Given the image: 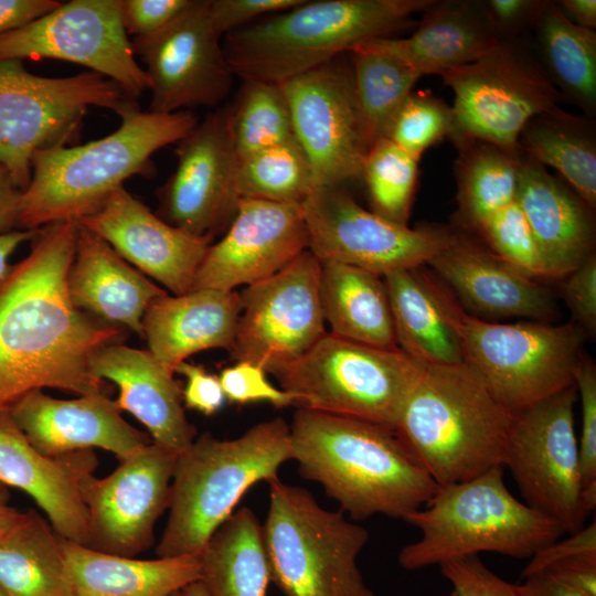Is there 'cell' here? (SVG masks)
Wrapping results in <instances>:
<instances>
[{"label": "cell", "instance_id": "cell-21", "mask_svg": "<svg viewBox=\"0 0 596 596\" xmlns=\"http://www.w3.org/2000/svg\"><path fill=\"white\" fill-rule=\"evenodd\" d=\"M307 249L301 204L241 199L224 236L209 246L191 290L234 291L256 284Z\"/></svg>", "mask_w": 596, "mask_h": 596}, {"label": "cell", "instance_id": "cell-28", "mask_svg": "<svg viewBox=\"0 0 596 596\" xmlns=\"http://www.w3.org/2000/svg\"><path fill=\"white\" fill-rule=\"evenodd\" d=\"M74 306L96 320L142 336L149 306L168 292L125 260L105 240L78 224L67 276Z\"/></svg>", "mask_w": 596, "mask_h": 596}, {"label": "cell", "instance_id": "cell-46", "mask_svg": "<svg viewBox=\"0 0 596 596\" xmlns=\"http://www.w3.org/2000/svg\"><path fill=\"white\" fill-rule=\"evenodd\" d=\"M574 384L581 398L582 428L578 451L583 488L596 486V368L584 354Z\"/></svg>", "mask_w": 596, "mask_h": 596}, {"label": "cell", "instance_id": "cell-25", "mask_svg": "<svg viewBox=\"0 0 596 596\" xmlns=\"http://www.w3.org/2000/svg\"><path fill=\"white\" fill-rule=\"evenodd\" d=\"M427 265L475 317L550 322L556 316L554 297L546 287L462 233L455 231Z\"/></svg>", "mask_w": 596, "mask_h": 596}, {"label": "cell", "instance_id": "cell-50", "mask_svg": "<svg viewBox=\"0 0 596 596\" xmlns=\"http://www.w3.org/2000/svg\"><path fill=\"white\" fill-rule=\"evenodd\" d=\"M193 0H120V14L127 35L155 33L185 11Z\"/></svg>", "mask_w": 596, "mask_h": 596}, {"label": "cell", "instance_id": "cell-1", "mask_svg": "<svg viewBox=\"0 0 596 596\" xmlns=\"http://www.w3.org/2000/svg\"><path fill=\"white\" fill-rule=\"evenodd\" d=\"M78 233L76 221L38 230L30 253L11 266L0 291V414L30 392L77 395L103 391L89 361L117 343L123 329L77 309L67 289Z\"/></svg>", "mask_w": 596, "mask_h": 596}, {"label": "cell", "instance_id": "cell-16", "mask_svg": "<svg viewBox=\"0 0 596 596\" xmlns=\"http://www.w3.org/2000/svg\"><path fill=\"white\" fill-rule=\"evenodd\" d=\"M54 58L88 67L136 98L149 89L124 29L120 0H72L0 36V61Z\"/></svg>", "mask_w": 596, "mask_h": 596}, {"label": "cell", "instance_id": "cell-29", "mask_svg": "<svg viewBox=\"0 0 596 596\" xmlns=\"http://www.w3.org/2000/svg\"><path fill=\"white\" fill-rule=\"evenodd\" d=\"M422 13L412 35L375 38L352 50L389 55L423 76L471 63L501 41L478 0H435Z\"/></svg>", "mask_w": 596, "mask_h": 596}, {"label": "cell", "instance_id": "cell-62", "mask_svg": "<svg viewBox=\"0 0 596 596\" xmlns=\"http://www.w3.org/2000/svg\"><path fill=\"white\" fill-rule=\"evenodd\" d=\"M0 596H7L1 588H0Z\"/></svg>", "mask_w": 596, "mask_h": 596}, {"label": "cell", "instance_id": "cell-48", "mask_svg": "<svg viewBox=\"0 0 596 596\" xmlns=\"http://www.w3.org/2000/svg\"><path fill=\"white\" fill-rule=\"evenodd\" d=\"M561 280V292L574 323L586 336L596 332V254L588 256L579 266Z\"/></svg>", "mask_w": 596, "mask_h": 596}, {"label": "cell", "instance_id": "cell-15", "mask_svg": "<svg viewBox=\"0 0 596 596\" xmlns=\"http://www.w3.org/2000/svg\"><path fill=\"white\" fill-rule=\"evenodd\" d=\"M320 260L302 252L275 275L241 292L232 349L247 361L276 373L307 353L327 332L320 299Z\"/></svg>", "mask_w": 596, "mask_h": 596}, {"label": "cell", "instance_id": "cell-37", "mask_svg": "<svg viewBox=\"0 0 596 596\" xmlns=\"http://www.w3.org/2000/svg\"><path fill=\"white\" fill-rule=\"evenodd\" d=\"M200 558L201 583L210 596H266L270 572L262 525L249 508L217 529Z\"/></svg>", "mask_w": 596, "mask_h": 596}, {"label": "cell", "instance_id": "cell-36", "mask_svg": "<svg viewBox=\"0 0 596 596\" xmlns=\"http://www.w3.org/2000/svg\"><path fill=\"white\" fill-rule=\"evenodd\" d=\"M535 56L562 98L596 113V32L575 25L546 1L534 26Z\"/></svg>", "mask_w": 596, "mask_h": 596}, {"label": "cell", "instance_id": "cell-18", "mask_svg": "<svg viewBox=\"0 0 596 596\" xmlns=\"http://www.w3.org/2000/svg\"><path fill=\"white\" fill-rule=\"evenodd\" d=\"M231 117L226 104L174 143L175 169L156 192L157 215L194 236L212 240L230 225L242 199Z\"/></svg>", "mask_w": 596, "mask_h": 596}, {"label": "cell", "instance_id": "cell-40", "mask_svg": "<svg viewBox=\"0 0 596 596\" xmlns=\"http://www.w3.org/2000/svg\"><path fill=\"white\" fill-rule=\"evenodd\" d=\"M237 187L242 199L301 204L316 189L309 162L296 141L240 158Z\"/></svg>", "mask_w": 596, "mask_h": 596}, {"label": "cell", "instance_id": "cell-22", "mask_svg": "<svg viewBox=\"0 0 596 596\" xmlns=\"http://www.w3.org/2000/svg\"><path fill=\"white\" fill-rule=\"evenodd\" d=\"M77 223L177 296L192 289L211 245V238L191 235L163 221L124 185L115 189L98 211Z\"/></svg>", "mask_w": 596, "mask_h": 596}, {"label": "cell", "instance_id": "cell-55", "mask_svg": "<svg viewBox=\"0 0 596 596\" xmlns=\"http://www.w3.org/2000/svg\"><path fill=\"white\" fill-rule=\"evenodd\" d=\"M515 586L519 596H596L549 572L524 576Z\"/></svg>", "mask_w": 596, "mask_h": 596}, {"label": "cell", "instance_id": "cell-49", "mask_svg": "<svg viewBox=\"0 0 596 596\" xmlns=\"http://www.w3.org/2000/svg\"><path fill=\"white\" fill-rule=\"evenodd\" d=\"M500 40L518 39L533 26L546 0H478Z\"/></svg>", "mask_w": 596, "mask_h": 596}, {"label": "cell", "instance_id": "cell-56", "mask_svg": "<svg viewBox=\"0 0 596 596\" xmlns=\"http://www.w3.org/2000/svg\"><path fill=\"white\" fill-rule=\"evenodd\" d=\"M22 190L10 172L0 166V233L17 230V216Z\"/></svg>", "mask_w": 596, "mask_h": 596}, {"label": "cell", "instance_id": "cell-30", "mask_svg": "<svg viewBox=\"0 0 596 596\" xmlns=\"http://www.w3.org/2000/svg\"><path fill=\"white\" fill-rule=\"evenodd\" d=\"M241 311V296L235 290L167 294L147 309L142 336L151 354L174 372L196 352L216 348L230 351Z\"/></svg>", "mask_w": 596, "mask_h": 596}, {"label": "cell", "instance_id": "cell-61", "mask_svg": "<svg viewBox=\"0 0 596 596\" xmlns=\"http://www.w3.org/2000/svg\"><path fill=\"white\" fill-rule=\"evenodd\" d=\"M171 596H187V594H185L184 589H182V590H179V592L174 593Z\"/></svg>", "mask_w": 596, "mask_h": 596}, {"label": "cell", "instance_id": "cell-14", "mask_svg": "<svg viewBox=\"0 0 596 596\" xmlns=\"http://www.w3.org/2000/svg\"><path fill=\"white\" fill-rule=\"evenodd\" d=\"M301 206L309 251L320 263H342L381 277L427 265L455 232L396 224L359 205L341 187L317 188Z\"/></svg>", "mask_w": 596, "mask_h": 596}, {"label": "cell", "instance_id": "cell-8", "mask_svg": "<svg viewBox=\"0 0 596 596\" xmlns=\"http://www.w3.org/2000/svg\"><path fill=\"white\" fill-rule=\"evenodd\" d=\"M262 525L270 582L286 596H373L356 558L368 531L311 493L275 479Z\"/></svg>", "mask_w": 596, "mask_h": 596}, {"label": "cell", "instance_id": "cell-54", "mask_svg": "<svg viewBox=\"0 0 596 596\" xmlns=\"http://www.w3.org/2000/svg\"><path fill=\"white\" fill-rule=\"evenodd\" d=\"M60 3L56 0H0V36L33 22Z\"/></svg>", "mask_w": 596, "mask_h": 596}, {"label": "cell", "instance_id": "cell-4", "mask_svg": "<svg viewBox=\"0 0 596 596\" xmlns=\"http://www.w3.org/2000/svg\"><path fill=\"white\" fill-rule=\"evenodd\" d=\"M435 0H302L225 34L234 75L280 84L316 68L358 44L384 38L411 22Z\"/></svg>", "mask_w": 596, "mask_h": 596}, {"label": "cell", "instance_id": "cell-23", "mask_svg": "<svg viewBox=\"0 0 596 596\" xmlns=\"http://www.w3.org/2000/svg\"><path fill=\"white\" fill-rule=\"evenodd\" d=\"M97 465L93 449L62 456L40 453L9 412L0 414V483L25 492L58 536L85 546L88 521L81 487Z\"/></svg>", "mask_w": 596, "mask_h": 596}, {"label": "cell", "instance_id": "cell-39", "mask_svg": "<svg viewBox=\"0 0 596 596\" xmlns=\"http://www.w3.org/2000/svg\"><path fill=\"white\" fill-rule=\"evenodd\" d=\"M349 55L360 116L372 147L422 75L385 54L352 50Z\"/></svg>", "mask_w": 596, "mask_h": 596}, {"label": "cell", "instance_id": "cell-35", "mask_svg": "<svg viewBox=\"0 0 596 596\" xmlns=\"http://www.w3.org/2000/svg\"><path fill=\"white\" fill-rule=\"evenodd\" d=\"M593 118L558 106L531 118L519 136L524 155L555 169L594 211L596 207V129Z\"/></svg>", "mask_w": 596, "mask_h": 596}, {"label": "cell", "instance_id": "cell-12", "mask_svg": "<svg viewBox=\"0 0 596 596\" xmlns=\"http://www.w3.org/2000/svg\"><path fill=\"white\" fill-rule=\"evenodd\" d=\"M439 76L455 94L448 137L456 146L481 140L517 149L526 123L562 100L522 38L501 40L478 60Z\"/></svg>", "mask_w": 596, "mask_h": 596}, {"label": "cell", "instance_id": "cell-10", "mask_svg": "<svg viewBox=\"0 0 596 596\" xmlns=\"http://www.w3.org/2000/svg\"><path fill=\"white\" fill-rule=\"evenodd\" d=\"M425 365L400 349L377 348L326 333L276 373L295 406L395 429Z\"/></svg>", "mask_w": 596, "mask_h": 596}, {"label": "cell", "instance_id": "cell-20", "mask_svg": "<svg viewBox=\"0 0 596 596\" xmlns=\"http://www.w3.org/2000/svg\"><path fill=\"white\" fill-rule=\"evenodd\" d=\"M153 441L120 460L106 477H86L87 547L136 556L153 544L155 525L168 510L177 455Z\"/></svg>", "mask_w": 596, "mask_h": 596}, {"label": "cell", "instance_id": "cell-7", "mask_svg": "<svg viewBox=\"0 0 596 596\" xmlns=\"http://www.w3.org/2000/svg\"><path fill=\"white\" fill-rule=\"evenodd\" d=\"M504 468L496 466L473 478L438 486L424 509L403 520L421 532L397 560L405 570L441 565L481 552L530 558L558 540L563 526L517 499L507 488Z\"/></svg>", "mask_w": 596, "mask_h": 596}, {"label": "cell", "instance_id": "cell-45", "mask_svg": "<svg viewBox=\"0 0 596 596\" xmlns=\"http://www.w3.org/2000/svg\"><path fill=\"white\" fill-rule=\"evenodd\" d=\"M225 397L237 404L268 402L276 407L295 405L292 395L274 386L266 371L252 362L237 361L219 375Z\"/></svg>", "mask_w": 596, "mask_h": 596}, {"label": "cell", "instance_id": "cell-9", "mask_svg": "<svg viewBox=\"0 0 596 596\" xmlns=\"http://www.w3.org/2000/svg\"><path fill=\"white\" fill-rule=\"evenodd\" d=\"M445 308L465 363L512 413L574 385L587 337L574 322H491L468 315L446 291Z\"/></svg>", "mask_w": 596, "mask_h": 596}, {"label": "cell", "instance_id": "cell-38", "mask_svg": "<svg viewBox=\"0 0 596 596\" xmlns=\"http://www.w3.org/2000/svg\"><path fill=\"white\" fill-rule=\"evenodd\" d=\"M456 147L457 219L475 232L483 221L517 200L522 150L481 140Z\"/></svg>", "mask_w": 596, "mask_h": 596}, {"label": "cell", "instance_id": "cell-19", "mask_svg": "<svg viewBox=\"0 0 596 596\" xmlns=\"http://www.w3.org/2000/svg\"><path fill=\"white\" fill-rule=\"evenodd\" d=\"M221 38L210 18L209 0H193L161 30L130 40L135 56L146 65L149 111L214 107L228 96L235 75Z\"/></svg>", "mask_w": 596, "mask_h": 596}, {"label": "cell", "instance_id": "cell-58", "mask_svg": "<svg viewBox=\"0 0 596 596\" xmlns=\"http://www.w3.org/2000/svg\"><path fill=\"white\" fill-rule=\"evenodd\" d=\"M38 230H12L0 233V291L9 275L11 266L10 256L24 242L32 241Z\"/></svg>", "mask_w": 596, "mask_h": 596}, {"label": "cell", "instance_id": "cell-41", "mask_svg": "<svg viewBox=\"0 0 596 596\" xmlns=\"http://www.w3.org/2000/svg\"><path fill=\"white\" fill-rule=\"evenodd\" d=\"M232 136L238 159L296 141L289 106L279 84L244 79L231 103Z\"/></svg>", "mask_w": 596, "mask_h": 596}, {"label": "cell", "instance_id": "cell-27", "mask_svg": "<svg viewBox=\"0 0 596 596\" xmlns=\"http://www.w3.org/2000/svg\"><path fill=\"white\" fill-rule=\"evenodd\" d=\"M515 201L538 243L549 279H562L595 253L593 210L563 179L523 151Z\"/></svg>", "mask_w": 596, "mask_h": 596}, {"label": "cell", "instance_id": "cell-43", "mask_svg": "<svg viewBox=\"0 0 596 596\" xmlns=\"http://www.w3.org/2000/svg\"><path fill=\"white\" fill-rule=\"evenodd\" d=\"M450 129L451 107L428 92H412L392 116L383 138L419 160Z\"/></svg>", "mask_w": 596, "mask_h": 596}, {"label": "cell", "instance_id": "cell-6", "mask_svg": "<svg viewBox=\"0 0 596 596\" xmlns=\"http://www.w3.org/2000/svg\"><path fill=\"white\" fill-rule=\"evenodd\" d=\"M287 460L290 428L280 417L230 440L210 433L195 437L175 458L158 557L199 555L245 492L259 481L278 479Z\"/></svg>", "mask_w": 596, "mask_h": 596}, {"label": "cell", "instance_id": "cell-59", "mask_svg": "<svg viewBox=\"0 0 596 596\" xmlns=\"http://www.w3.org/2000/svg\"><path fill=\"white\" fill-rule=\"evenodd\" d=\"M8 500L7 488H0V540L14 529L23 515V511L11 507Z\"/></svg>", "mask_w": 596, "mask_h": 596}, {"label": "cell", "instance_id": "cell-13", "mask_svg": "<svg viewBox=\"0 0 596 596\" xmlns=\"http://www.w3.org/2000/svg\"><path fill=\"white\" fill-rule=\"evenodd\" d=\"M575 384L513 413L503 468L513 476L524 502L557 521L565 533L585 525Z\"/></svg>", "mask_w": 596, "mask_h": 596}, {"label": "cell", "instance_id": "cell-44", "mask_svg": "<svg viewBox=\"0 0 596 596\" xmlns=\"http://www.w3.org/2000/svg\"><path fill=\"white\" fill-rule=\"evenodd\" d=\"M475 232L493 254L522 274L536 280L549 279L538 243L517 201L492 214Z\"/></svg>", "mask_w": 596, "mask_h": 596}, {"label": "cell", "instance_id": "cell-32", "mask_svg": "<svg viewBox=\"0 0 596 596\" xmlns=\"http://www.w3.org/2000/svg\"><path fill=\"white\" fill-rule=\"evenodd\" d=\"M419 268L382 277L397 348L425 366L464 363L459 338L446 315L445 290Z\"/></svg>", "mask_w": 596, "mask_h": 596}, {"label": "cell", "instance_id": "cell-17", "mask_svg": "<svg viewBox=\"0 0 596 596\" xmlns=\"http://www.w3.org/2000/svg\"><path fill=\"white\" fill-rule=\"evenodd\" d=\"M296 142L317 188L341 187L362 175L370 150L355 97L351 65L340 56L279 84Z\"/></svg>", "mask_w": 596, "mask_h": 596}, {"label": "cell", "instance_id": "cell-5", "mask_svg": "<svg viewBox=\"0 0 596 596\" xmlns=\"http://www.w3.org/2000/svg\"><path fill=\"white\" fill-rule=\"evenodd\" d=\"M512 418L467 363L427 365L394 432L441 486L502 466Z\"/></svg>", "mask_w": 596, "mask_h": 596}, {"label": "cell", "instance_id": "cell-60", "mask_svg": "<svg viewBox=\"0 0 596 596\" xmlns=\"http://www.w3.org/2000/svg\"><path fill=\"white\" fill-rule=\"evenodd\" d=\"M184 592L187 596H210L201 582L188 586Z\"/></svg>", "mask_w": 596, "mask_h": 596}, {"label": "cell", "instance_id": "cell-52", "mask_svg": "<svg viewBox=\"0 0 596 596\" xmlns=\"http://www.w3.org/2000/svg\"><path fill=\"white\" fill-rule=\"evenodd\" d=\"M536 551L522 571L521 577L536 573L550 566L577 560H596V521L570 533Z\"/></svg>", "mask_w": 596, "mask_h": 596}, {"label": "cell", "instance_id": "cell-31", "mask_svg": "<svg viewBox=\"0 0 596 596\" xmlns=\"http://www.w3.org/2000/svg\"><path fill=\"white\" fill-rule=\"evenodd\" d=\"M60 540L75 596H171L201 581L200 554L141 560Z\"/></svg>", "mask_w": 596, "mask_h": 596}, {"label": "cell", "instance_id": "cell-3", "mask_svg": "<svg viewBox=\"0 0 596 596\" xmlns=\"http://www.w3.org/2000/svg\"><path fill=\"white\" fill-rule=\"evenodd\" d=\"M117 115L120 126L100 139L55 146L33 156L31 180L19 201L17 230L77 222L95 213L126 179L153 173L152 155L177 143L199 123L189 110L143 111L137 100Z\"/></svg>", "mask_w": 596, "mask_h": 596}, {"label": "cell", "instance_id": "cell-63", "mask_svg": "<svg viewBox=\"0 0 596 596\" xmlns=\"http://www.w3.org/2000/svg\"><path fill=\"white\" fill-rule=\"evenodd\" d=\"M4 487L3 485L0 483V488Z\"/></svg>", "mask_w": 596, "mask_h": 596}, {"label": "cell", "instance_id": "cell-47", "mask_svg": "<svg viewBox=\"0 0 596 596\" xmlns=\"http://www.w3.org/2000/svg\"><path fill=\"white\" fill-rule=\"evenodd\" d=\"M440 572L453 587L451 596H519L515 584L490 571L478 555L441 564Z\"/></svg>", "mask_w": 596, "mask_h": 596}, {"label": "cell", "instance_id": "cell-34", "mask_svg": "<svg viewBox=\"0 0 596 596\" xmlns=\"http://www.w3.org/2000/svg\"><path fill=\"white\" fill-rule=\"evenodd\" d=\"M0 588L7 596H75L60 536L34 510L0 540Z\"/></svg>", "mask_w": 596, "mask_h": 596}, {"label": "cell", "instance_id": "cell-53", "mask_svg": "<svg viewBox=\"0 0 596 596\" xmlns=\"http://www.w3.org/2000/svg\"><path fill=\"white\" fill-rule=\"evenodd\" d=\"M174 372L187 380L182 401L188 408L204 415H212L222 408L226 397L217 375L185 361L178 364Z\"/></svg>", "mask_w": 596, "mask_h": 596}, {"label": "cell", "instance_id": "cell-11", "mask_svg": "<svg viewBox=\"0 0 596 596\" xmlns=\"http://www.w3.org/2000/svg\"><path fill=\"white\" fill-rule=\"evenodd\" d=\"M136 98L111 79L88 71L66 77L30 73L20 60L0 61V166L23 191L32 158L77 140L89 107L116 114Z\"/></svg>", "mask_w": 596, "mask_h": 596}, {"label": "cell", "instance_id": "cell-26", "mask_svg": "<svg viewBox=\"0 0 596 596\" xmlns=\"http://www.w3.org/2000/svg\"><path fill=\"white\" fill-rule=\"evenodd\" d=\"M89 371L118 387V408L138 419L155 444L180 453L196 437L195 427L184 414L174 372L149 350L119 343L105 345L92 356Z\"/></svg>", "mask_w": 596, "mask_h": 596}, {"label": "cell", "instance_id": "cell-24", "mask_svg": "<svg viewBox=\"0 0 596 596\" xmlns=\"http://www.w3.org/2000/svg\"><path fill=\"white\" fill-rule=\"evenodd\" d=\"M9 413L29 441L46 456L100 448L121 460L152 441L123 417L116 402L103 391L60 400L36 390Z\"/></svg>", "mask_w": 596, "mask_h": 596}, {"label": "cell", "instance_id": "cell-57", "mask_svg": "<svg viewBox=\"0 0 596 596\" xmlns=\"http://www.w3.org/2000/svg\"><path fill=\"white\" fill-rule=\"evenodd\" d=\"M554 2L572 23L595 31L596 0H557Z\"/></svg>", "mask_w": 596, "mask_h": 596}, {"label": "cell", "instance_id": "cell-42", "mask_svg": "<svg viewBox=\"0 0 596 596\" xmlns=\"http://www.w3.org/2000/svg\"><path fill=\"white\" fill-rule=\"evenodd\" d=\"M374 213L407 225L414 201L418 160L382 138L370 148L361 175Z\"/></svg>", "mask_w": 596, "mask_h": 596}, {"label": "cell", "instance_id": "cell-51", "mask_svg": "<svg viewBox=\"0 0 596 596\" xmlns=\"http://www.w3.org/2000/svg\"><path fill=\"white\" fill-rule=\"evenodd\" d=\"M302 0H209V13L216 32L225 34L257 18L290 9Z\"/></svg>", "mask_w": 596, "mask_h": 596}, {"label": "cell", "instance_id": "cell-33", "mask_svg": "<svg viewBox=\"0 0 596 596\" xmlns=\"http://www.w3.org/2000/svg\"><path fill=\"white\" fill-rule=\"evenodd\" d=\"M320 299L334 336L384 349H398L383 278L337 262H322Z\"/></svg>", "mask_w": 596, "mask_h": 596}, {"label": "cell", "instance_id": "cell-2", "mask_svg": "<svg viewBox=\"0 0 596 596\" xmlns=\"http://www.w3.org/2000/svg\"><path fill=\"white\" fill-rule=\"evenodd\" d=\"M289 428L300 475L321 485L356 521L374 514L403 520L438 487L396 433L382 425L298 408Z\"/></svg>", "mask_w": 596, "mask_h": 596}]
</instances>
